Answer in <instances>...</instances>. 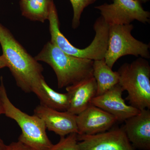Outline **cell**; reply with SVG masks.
<instances>
[{
  "mask_svg": "<svg viewBox=\"0 0 150 150\" xmlns=\"http://www.w3.org/2000/svg\"><path fill=\"white\" fill-rule=\"evenodd\" d=\"M3 56L17 86L25 93L35 94L45 79L42 65L25 50L6 27L0 23Z\"/></svg>",
  "mask_w": 150,
  "mask_h": 150,
  "instance_id": "obj_1",
  "label": "cell"
},
{
  "mask_svg": "<svg viewBox=\"0 0 150 150\" xmlns=\"http://www.w3.org/2000/svg\"><path fill=\"white\" fill-rule=\"evenodd\" d=\"M50 66L56 74L58 88H62L93 77V61L66 54L48 41L34 57Z\"/></svg>",
  "mask_w": 150,
  "mask_h": 150,
  "instance_id": "obj_2",
  "label": "cell"
},
{
  "mask_svg": "<svg viewBox=\"0 0 150 150\" xmlns=\"http://www.w3.org/2000/svg\"><path fill=\"white\" fill-rule=\"evenodd\" d=\"M48 21L51 35L50 42L65 53L93 61L104 59L108 44L109 25L102 17L97 18L94 24L96 34L93 40L90 45L83 49L73 46L61 32L58 12L54 4L51 8Z\"/></svg>",
  "mask_w": 150,
  "mask_h": 150,
  "instance_id": "obj_3",
  "label": "cell"
},
{
  "mask_svg": "<svg viewBox=\"0 0 150 150\" xmlns=\"http://www.w3.org/2000/svg\"><path fill=\"white\" fill-rule=\"evenodd\" d=\"M119 84L128 93L130 105L140 110L150 109V66L139 58L131 63H124L118 69Z\"/></svg>",
  "mask_w": 150,
  "mask_h": 150,
  "instance_id": "obj_4",
  "label": "cell"
},
{
  "mask_svg": "<svg viewBox=\"0 0 150 150\" xmlns=\"http://www.w3.org/2000/svg\"><path fill=\"white\" fill-rule=\"evenodd\" d=\"M0 89L6 116L13 119L21 129L18 141L34 150H48L53 144L46 133L43 121L36 115H28L16 107L7 93L2 76L0 78Z\"/></svg>",
  "mask_w": 150,
  "mask_h": 150,
  "instance_id": "obj_5",
  "label": "cell"
},
{
  "mask_svg": "<svg viewBox=\"0 0 150 150\" xmlns=\"http://www.w3.org/2000/svg\"><path fill=\"white\" fill-rule=\"evenodd\" d=\"M132 24L109 25L108 48L104 59L112 69L118 59L126 55L149 59V45L134 38L131 34Z\"/></svg>",
  "mask_w": 150,
  "mask_h": 150,
  "instance_id": "obj_6",
  "label": "cell"
},
{
  "mask_svg": "<svg viewBox=\"0 0 150 150\" xmlns=\"http://www.w3.org/2000/svg\"><path fill=\"white\" fill-rule=\"evenodd\" d=\"M95 8L100 11L109 25L130 24L135 20L150 23V13L144 9L138 0H113L112 4L105 3Z\"/></svg>",
  "mask_w": 150,
  "mask_h": 150,
  "instance_id": "obj_7",
  "label": "cell"
},
{
  "mask_svg": "<svg viewBox=\"0 0 150 150\" xmlns=\"http://www.w3.org/2000/svg\"><path fill=\"white\" fill-rule=\"evenodd\" d=\"M80 150H135L123 127L93 135L77 134Z\"/></svg>",
  "mask_w": 150,
  "mask_h": 150,
  "instance_id": "obj_8",
  "label": "cell"
},
{
  "mask_svg": "<svg viewBox=\"0 0 150 150\" xmlns=\"http://www.w3.org/2000/svg\"><path fill=\"white\" fill-rule=\"evenodd\" d=\"M123 91L118 83L101 95L94 97L91 104L112 115L117 121L123 122L137 115L140 110L126 104L122 97Z\"/></svg>",
  "mask_w": 150,
  "mask_h": 150,
  "instance_id": "obj_9",
  "label": "cell"
},
{
  "mask_svg": "<svg viewBox=\"0 0 150 150\" xmlns=\"http://www.w3.org/2000/svg\"><path fill=\"white\" fill-rule=\"evenodd\" d=\"M78 135H93L112 128L117 120L99 108L90 105L76 116Z\"/></svg>",
  "mask_w": 150,
  "mask_h": 150,
  "instance_id": "obj_10",
  "label": "cell"
},
{
  "mask_svg": "<svg viewBox=\"0 0 150 150\" xmlns=\"http://www.w3.org/2000/svg\"><path fill=\"white\" fill-rule=\"evenodd\" d=\"M33 113V115L43 121L46 129L54 132L60 137L73 133L78 134L76 115L67 111L52 109L40 104L35 108Z\"/></svg>",
  "mask_w": 150,
  "mask_h": 150,
  "instance_id": "obj_11",
  "label": "cell"
},
{
  "mask_svg": "<svg viewBox=\"0 0 150 150\" xmlns=\"http://www.w3.org/2000/svg\"><path fill=\"white\" fill-rule=\"evenodd\" d=\"M124 122L123 129L133 147L150 150V109L141 110Z\"/></svg>",
  "mask_w": 150,
  "mask_h": 150,
  "instance_id": "obj_12",
  "label": "cell"
},
{
  "mask_svg": "<svg viewBox=\"0 0 150 150\" xmlns=\"http://www.w3.org/2000/svg\"><path fill=\"white\" fill-rule=\"evenodd\" d=\"M69 96L68 112L77 115L91 104L92 100L96 96L97 84L93 77L66 88Z\"/></svg>",
  "mask_w": 150,
  "mask_h": 150,
  "instance_id": "obj_13",
  "label": "cell"
},
{
  "mask_svg": "<svg viewBox=\"0 0 150 150\" xmlns=\"http://www.w3.org/2000/svg\"><path fill=\"white\" fill-rule=\"evenodd\" d=\"M93 77L96 82V96L101 95L119 83L118 72L113 71L104 59L93 61Z\"/></svg>",
  "mask_w": 150,
  "mask_h": 150,
  "instance_id": "obj_14",
  "label": "cell"
},
{
  "mask_svg": "<svg viewBox=\"0 0 150 150\" xmlns=\"http://www.w3.org/2000/svg\"><path fill=\"white\" fill-rule=\"evenodd\" d=\"M53 0H21L22 15L33 21L45 22L48 20Z\"/></svg>",
  "mask_w": 150,
  "mask_h": 150,
  "instance_id": "obj_15",
  "label": "cell"
},
{
  "mask_svg": "<svg viewBox=\"0 0 150 150\" xmlns=\"http://www.w3.org/2000/svg\"><path fill=\"white\" fill-rule=\"evenodd\" d=\"M35 95L40 100V104L60 111H67L69 108V94L55 91L48 85L45 79L41 82V88Z\"/></svg>",
  "mask_w": 150,
  "mask_h": 150,
  "instance_id": "obj_16",
  "label": "cell"
},
{
  "mask_svg": "<svg viewBox=\"0 0 150 150\" xmlns=\"http://www.w3.org/2000/svg\"><path fill=\"white\" fill-rule=\"evenodd\" d=\"M72 6L73 17L72 27L76 29L80 24V19L84 10L87 7L92 4L98 0H69Z\"/></svg>",
  "mask_w": 150,
  "mask_h": 150,
  "instance_id": "obj_17",
  "label": "cell"
},
{
  "mask_svg": "<svg viewBox=\"0 0 150 150\" xmlns=\"http://www.w3.org/2000/svg\"><path fill=\"white\" fill-rule=\"evenodd\" d=\"M78 142L77 134L73 133L60 137L58 143L53 144L48 150H80Z\"/></svg>",
  "mask_w": 150,
  "mask_h": 150,
  "instance_id": "obj_18",
  "label": "cell"
},
{
  "mask_svg": "<svg viewBox=\"0 0 150 150\" xmlns=\"http://www.w3.org/2000/svg\"><path fill=\"white\" fill-rule=\"evenodd\" d=\"M7 150H34L24 143L18 141L13 142L8 145Z\"/></svg>",
  "mask_w": 150,
  "mask_h": 150,
  "instance_id": "obj_19",
  "label": "cell"
},
{
  "mask_svg": "<svg viewBox=\"0 0 150 150\" xmlns=\"http://www.w3.org/2000/svg\"><path fill=\"white\" fill-rule=\"evenodd\" d=\"M7 67L6 62L3 55L0 56V69Z\"/></svg>",
  "mask_w": 150,
  "mask_h": 150,
  "instance_id": "obj_20",
  "label": "cell"
},
{
  "mask_svg": "<svg viewBox=\"0 0 150 150\" xmlns=\"http://www.w3.org/2000/svg\"><path fill=\"white\" fill-rule=\"evenodd\" d=\"M4 105H3L1 95V89H0V115L4 114Z\"/></svg>",
  "mask_w": 150,
  "mask_h": 150,
  "instance_id": "obj_21",
  "label": "cell"
},
{
  "mask_svg": "<svg viewBox=\"0 0 150 150\" xmlns=\"http://www.w3.org/2000/svg\"><path fill=\"white\" fill-rule=\"evenodd\" d=\"M8 145H6L0 137V150H7Z\"/></svg>",
  "mask_w": 150,
  "mask_h": 150,
  "instance_id": "obj_22",
  "label": "cell"
},
{
  "mask_svg": "<svg viewBox=\"0 0 150 150\" xmlns=\"http://www.w3.org/2000/svg\"><path fill=\"white\" fill-rule=\"evenodd\" d=\"M141 3H146L149 2L150 0H138Z\"/></svg>",
  "mask_w": 150,
  "mask_h": 150,
  "instance_id": "obj_23",
  "label": "cell"
},
{
  "mask_svg": "<svg viewBox=\"0 0 150 150\" xmlns=\"http://www.w3.org/2000/svg\"><path fill=\"white\" fill-rule=\"evenodd\" d=\"M109 1H111V0H109Z\"/></svg>",
  "mask_w": 150,
  "mask_h": 150,
  "instance_id": "obj_24",
  "label": "cell"
}]
</instances>
